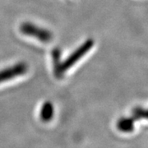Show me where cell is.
<instances>
[{
	"instance_id": "obj_3",
	"label": "cell",
	"mask_w": 148,
	"mask_h": 148,
	"mask_svg": "<svg viewBox=\"0 0 148 148\" xmlns=\"http://www.w3.org/2000/svg\"><path fill=\"white\" fill-rule=\"evenodd\" d=\"M28 70V66L26 63H18L11 67L0 71V83L8 80H12L19 76L25 74Z\"/></svg>"
},
{
	"instance_id": "obj_6",
	"label": "cell",
	"mask_w": 148,
	"mask_h": 148,
	"mask_svg": "<svg viewBox=\"0 0 148 148\" xmlns=\"http://www.w3.org/2000/svg\"><path fill=\"white\" fill-rule=\"evenodd\" d=\"M53 116V106L50 102H45L40 110V119L44 122H48L52 119Z\"/></svg>"
},
{
	"instance_id": "obj_7",
	"label": "cell",
	"mask_w": 148,
	"mask_h": 148,
	"mask_svg": "<svg viewBox=\"0 0 148 148\" xmlns=\"http://www.w3.org/2000/svg\"><path fill=\"white\" fill-rule=\"evenodd\" d=\"M132 119L134 120L140 119H148V110H143L142 108H134L132 110Z\"/></svg>"
},
{
	"instance_id": "obj_5",
	"label": "cell",
	"mask_w": 148,
	"mask_h": 148,
	"mask_svg": "<svg viewBox=\"0 0 148 148\" xmlns=\"http://www.w3.org/2000/svg\"><path fill=\"white\" fill-rule=\"evenodd\" d=\"M134 121L132 118H122L117 123L118 129L123 132H132L134 129Z\"/></svg>"
},
{
	"instance_id": "obj_2",
	"label": "cell",
	"mask_w": 148,
	"mask_h": 148,
	"mask_svg": "<svg viewBox=\"0 0 148 148\" xmlns=\"http://www.w3.org/2000/svg\"><path fill=\"white\" fill-rule=\"evenodd\" d=\"M20 32L26 36L36 38L41 42H49L53 39V34L50 31L36 26L32 22L22 23L20 26Z\"/></svg>"
},
{
	"instance_id": "obj_4",
	"label": "cell",
	"mask_w": 148,
	"mask_h": 148,
	"mask_svg": "<svg viewBox=\"0 0 148 148\" xmlns=\"http://www.w3.org/2000/svg\"><path fill=\"white\" fill-rule=\"evenodd\" d=\"M61 58V50L59 48H54L52 51V60H53V70L54 77L56 78H62L64 74L61 71L62 62L60 60Z\"/></svg>"
},
{
	"instance_id": "obj_1",
	"label": "cell",
	"mask_w": 148,
	"mask_h": 148,
	"mask_svg": "<svg viewBox=\"0 0 148 148\" xmlns=\"http://www.w3.org/2000/svg\"><path fill=\"white\" fill-rule=\"evenodd\" d=\"M93 45H94L93 40L89 39V40H86L82 45H81L77 49H75L64 62H62L61 71H62L63 74L64 75V73L69 69H71L74 64H77L82 57H84V55H86L91 49Z\"/></svg>"
}]
</instances>
